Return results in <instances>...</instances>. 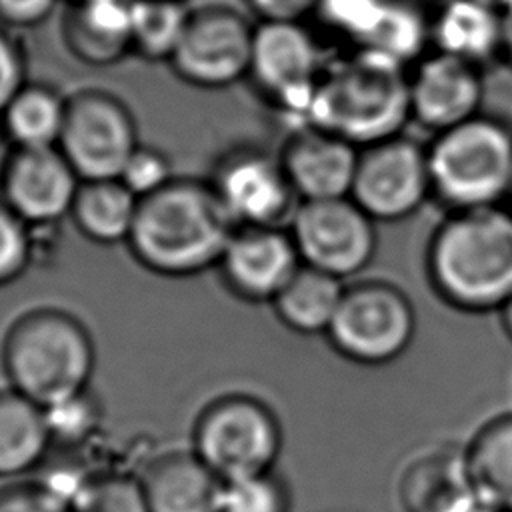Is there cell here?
<instances>
[{
    "mask_svg": "<svg viewBox=\"0 0 512 512\" xmlns=\"http://www.w3.org/2000/svg\"><path fill=\"white\" fill-rule=\"evenodd\" d=\"M234 228L208 180L176 176L140 198L126 246L152 274L192 278L218 266Z\"/></svg>",
    "mask_w": 512,
    "mask_h": 512,
    "instance_id": "cell-1",
    "label": "cell"
},
{
    "mask_svg": "<svg viewBox=\"0 0 512 512\" xmlns=\"http://www.w3.org/2000/svg\"><path fill=\"white\" fill-rule=\"evenodd\" d=\"M426 276L448 306L484 314L512 298V210H458L434 228L426 246Z\"/></svg>",
    "mask_w": 512,
    "mask_h": 512,
    "instance_id": "cell-2",
    "label": "cell"
},
{
    "mask_svg": "<svg viewBox=\"0 0 512 512\" xmlns=\"http://www.w3.org/2000/svg\"><path fill=\"white\" fill-rule=\"evenodd\" d=\"M408 122V68L374 52L346 48L330 58L304 126L366 148L404 134Z\"/></svg>",
    "mask_w": 512,
    "mask_h": 512,
    "instance_id": "cell-3",
    "label": "cell"
},
{
    "mask_svg": "<svg viewBox=\"0 0 512 512\" xmlns=\"http://www.w3.org/2000/svg\"><path fill=\"white\" fill-rule=\"evenodd\" d=\"M0 360L10 388L50 408L88 390L96 348L88 328L74 314L34 308L6 330Z\"/></svg>",
    "mask_w": 512,
    "mask_h": 512,
    "instance_id": "cell-4",
    "label": "cell"
},
{
    "mask_svg": "<svg viewBox=\"0 0 512 512\" xmlns=\"http://www.w3.org/2000/svg\"><path fill=\"white\" fill-rule=\"evenodd\" d=\"M428 152L432 198L448 208L480 210L512 198V126L478 116L432 134Z\"/></svg>",
    "mask_w": 512,
    "mask_h": 512,
    "instance_id": "cell-5",
    "label": "cell"
},
{
    "mask_svg": "<svg viewBox=\"0 0 512 512\" xmlns=\"http://www.w3.org/2000/svg\"><path fill=\"white\" fill-rule=\"evenodd\" d=\"M282 424L256 396L224 394L208 402L192 428V452L224 482L272 472L282 452Z\"/></svg>",
    "mask_w": 512,
    "mask_h": 512,
    "instance_id": "cell-6",
    "label": "cell"
},
{
    "mask_svg": "<svg viewBox=\"0 0 512 512\" xmlns=\"http://www.w3.org/2000/svg\"><path fill=\"white\" fill-rule=\"evenodd\" d=\"M332 56L314 22H256L246 82L266 104L304 126Z\"/></svg>",
    "mask_w": 512,
    "mask_h": 512,
    "instance_id": "cell-7",
    "label": "cell"
},
{
    "mask_svg": "<svg viewBox=\"0 0 512 512\" xmlns=\"http://www.w3.org/2000/svg\"><path fill=\"white\" fill-rule=\"evenodd\" d=\"M416 334V310L408 294L384 280L346 286L326 332L330 346L362 366H384L400 358Z\"/></svg>",
    "mask_w": 512,
    "mask_h": 512,
    "instance_id": "cell-8",
    "label": "cell"
},
{
    "mask_svg": "<svg viewBox=\"0 0 512 512\" xmlns=\"http://www.w3.org/2000/svg\"><path fill=\"white\" fill-rule=\"evenodd\" d=\"M254 30L256 20L230 4L190 6L168 68L180 82L198 90H224L246 82Z\"/></svg>",
    "mask_w": 512,
    "mask_h": 512,
    "instance_id": "cell-9",
    "label": "cell"
},
{
    "mask_svg": "<svg viewBox=\"0 0 512 512\" xmlns=\"http://www.w3.org/2000/svg\"><path fill=\"white\" fill-rule=\"evenodd\" d=\"M138 146L134 112L118 94L96 86L68 94L58 148L80 180L120 178Z\"/></svg>",
    "mask_w": 512,
    "mask_h": 512,
    "instance_id": "cell-10",
    "label": "cell"
},
{
    "mask_svg": "<svg viewBox=\"0 0 512 512\" xmlns=\"http://www.w3.org/2000/svg\"><path fill=\"white\" fill-rule=\"evenodd\" d=\"M288 230L302 264L340 280L364 272L378 248L376 220L350 196L300 202Z\"/></svg>",
    "mask_w": 512,
    "mask_h": 512,
    "instance_id": "cell-11",
    "label": "cell"
},
{
    "mask_svg": "<svg viewBox=\"0 0 512 512\" xmlns=\"http://www.w3.org/2000/svg\"><path fill=\"white\" fill-rule=\"evenodd\" d=\"M206 180L236 226H288L300 204L280 154L256 144L224 150Z\"/></svg>",
    "mask_w": 512,
    "mask_h": 512,
    "instance_id": "cell-12",
    "label": "cell"
},
{
    "mask_svg": "<svg viewBox=\"0 0 512 512\" xmlns=\"http://www.w3.org/2000/svg\"><path fill=\"white\" fill-rule=\"evenodd\" d=\"M350 198L376 222H400L432 198L426 146L404 134L360 148Z\"/></svg>",
    "mask_w": 512,
    "mask_h": 512,
    "instance_id": "cell-13",
    "label": "cell"
},
{
    "mask_svg": "<svg viewBox=\"0 0 512 512\" xmlns=\"http://www.w3.org/2000/svg\"><path fill=\"white\" fill-rule=\"evenodd\" d=\"M300 266L288 226H236L216 268L230 294L270 304Z\"/></svg>",
    "mask_w": 512,
    "mask_h": 512,
    "instance_id": "cell-14",
    "label": "cell"
},
{
    "mask_svg": "<svg viewBox=\"0 0 512 512\" xmlns=\"http://www.w3.org/2000/svg\"><path fill=\"white\" fill-rule=\"evenodd\" d=\"M80 182L58 146L12 148L0 200L30 228H46L70 216Z\"/></svg>",
    "mask_w": 512,
    "mask_h": 512,
    "instance_id": "cell-15",
    "label": "cell"
},
{
    "mask_svg": "<svg viewBox=\"0 0 512 512\" xmlns=\"http://www.w3.org/2000/svg\"><path fill=\"white\" fill-rule=\"evenodd\" d=\"M484 70L430 50L408 70L410 120L438 134L482 112Z\"/></svg>",
    "mask_w": 512,
    "mask_h": 512,
    "instance_id": "cell-16",
    "label": "cell"
},
{
    "mask_svg": "<svg viewBox=\"0 0 512 512\" xmlns=\"http://www.w3.org/2000/svg\"><path fill=\"white\" fill-rule=\"evenodd\" d=\"M300 202L346 198L352 192L360 148L316 126H296L278 152Z\"/></svg>",
    "mask_w": 512,
    "mask_h": 512,
    "instance_id": "cell-17",
    "label": "cell"
},
{
    "mask_svg": "<svg viewBox=\"0 0 512 512\" xmlns=\"http://www.w3.org/2000/svg\"><path fill=\"white\" fill-rule=\"evenodd\" d=\"M132 0H64L60 40L64 50L90 68H112L132 56Z\"/></svg>",
    "mask_w": 512,
    "mask_h": 512,
    "instance_id": "cell-18",
    "label": "cell"
},
{
    "mask_svg": "<svg viewBox=\"0 0 512 512\" xmlns=\"http://www.w3.org/2000/svg\"><path fill=\"white\" fill-rule=\"evenodd\" d=\"M138 478L148 512H222L224 480L192 450L152 458Z\"/></svg>",
    "mask_w": 512,
    "mask_h": 512,
    "instance_id": "cell-19",
    "label": "cell"
},
{
    "mask_svg": "<svg viewBox=\"0 0 512 512\" xmlns=\"http://www.w3.org/2000/svg\"><path fill=\"white\" fill-rule=\"evenodd\" d=\"M398 496L404 512H474L482 504L464 452L452 448L416 456L400 474Z\"/></svg>",
    "mask_w": 512,
    "mask_h": 512,
    "instance_id": "cell-20",
    "label": "cell"
},
{
    "mask_svg": "<svg viewBox=\"0 0 512 512\" xmlns=\"http://www.w3.org/2000/svg\"><path fill=\"white\" fill-rule=\"evenodd\" d=\"M430 50L486 70L500 60V10L478 0L432 2Z\"/></svg>",
    "mask_w": 512,
    "mask_h": 512,
    "instance_id": "cell-21",
    "label": "cell"
},
{
    "mask_svg": "<svg viewBox=\"0 0 512 512\" xmlns=\"http://www.w3.org/2000/svg\"><path fill=\"white\" fill-rule=\"evenodd\" d=\"M52 446L46 410L14 388L0 390V478L38 468Z\"/></svg>",
    "mask_w": 512,
    "mask_h": 512,
    "instance_id": "cell-22",
    "label": "cell"
},
{
    "mask_svg": "<svg viewBox=\"0 0 512 512\" xmlns=\"http://www.w3.org/2000/svg\"><path fill=\"white\" fill-rule=\"evenodd\" d=\"M140 198L120 178L82 180L70 210L76 230L94 244H126Z\"/></svg>",
    "mask_w": 512,
    "mask_h": 512,
    "instance_id": "cell-23",
    "label": "cell"
},
{
    "mask_svg": "<svg viewBox=\"0 0 512 512\" xmlns=\"http://www.w3.org/2000/svg\"><path fill=\"white\" fill-rule=\"evenodd\" d=\"M66 110V92L42 80H28L0 112V126L12 148H52L60 142Z\"/></svg>",
    "mask_w": 512,
    "mask_h": 512,
    "instance_id": "cell-24",
    "label": "cell"
},
{
    "mask_svg": "<svg viewBox=\"0 0 512 512\" xmlns=\"http://www.w3.org/2000/svg\"><path fill=\"white\" fill-rule=\"evenodd\" d=\"M344 290V280L302 264L270 304L276 318L288 330L306 336H326Z\"/></svg>",
    "mask_w": 512,
    "mask_h": 512,
    "instance_id": "cell-25",
    "label": "cell"
},
{
    "mask_svg": "<svg viewBox=\"0 0 512 512\" xmlns=\"http://www.w3.org/2000/svg\"><path fill=\"white\" fill-rule=\"evenodd\" d=\"M462 452L480 502L512 512V412L482 424Z\"/></svg>",
    "mask_w": 512,
    "mask_h": 512,
    "instance_id": "cell-26",
    "label": "cell"
},
{
    "mask_svg": "<svg viewBox=\"0 0 512 512\" xmlns=\"http://www.w3.org/2000/svg\"><path fill=\"white\" fill-rule=\"evenodd\" d=\"M190 6L186 0H132V56L150 64H166L182 38Z\"/></svg>",
    "mask_w": 512,
    "mask_h": 512,
    "instance_id": "cell-27",
    "label": "cell"
},
{
    "mask_svg": "<svg viewBox=\"0 0 512 512\" xmlns=\"http://www.w3.org/2000/svg\"><path fill=\"white\" fill-rule=\"evenodd\" d=\"M68 506L70 512H148L140 478L124 472L82 476Z\"/></svg>",
    "mask_w": 512,
    "mask_h": 512,
    "instance_id": "cell-28",
    "label": "cell"
},
{
    "mask_svg": "<svg viewBox=\"0 0 512 512\" xmlns=\"http://www.w3.org/2000/svg\"><path fill=\"white\" fill-rule=\"evenodd\" d=\"M390 0H318L314 26L324 38H338L348 48H362L386 14Z\"/></svg>",
    "mask_w": 512,
    "mask_h": 512,
    "instance_id": "cell-29",
    "label": "cell"
},
{
    "mask_svg": "<svg viewBox=\"0 0 512 512\" xmlns=\"http://www.w3.org/2000/svg\"><path fill=\"white\" fill-rule=\"evenodd\" d=\"M222 512H290V490L274 470L224 482Z\"/></svg>",
    "mask_w": 512,
    "mask_h": 512,
    "instance_id": "cell-30",
    "label": "cell"
},
{
    "mask_svg": "<svg viewBox=\"0 0 512 512\" xmlns=\"http://www.w3.org/2000/svg\"><path fill=\"white\" fill-rule=\"evenodd\" d=\"M34 252V230L0 200V288L28 270Z\"/></svg>",
    "mask_w": 512,
    "mask_h": 512,
    "instance_id": "cell-31",
    "label": "cell"
},
{
    "mask_svg": "<svg viewBox=\"0 0 512 512\" xmlns=\"http://www.w3.org/2000/svg\"><path fill=\"white\" fill-rule=\"evenodd\" d=\"M46 410L52 444H80L92 434L100 420V406L90 392H80Z\"/></svg>",
    "mask_w": 512,
    "mask_h": 512,
    "instance_id": "cell-32",
    "label": "cell"
},
{
    "mask_svg": "<svg viewBox=\"0 0 512 512\" xmlns=\"http://www.w3.org/2000/svg\"><path fill=\"white\" fill-rule=\"evenodd\" d=\"M176 178L170 158L154 146L140 144L128 158L120 180L138 196L146 198Z\"/></svg>",
    "mask_w": 512,
    "mask_h": 512,
    "instance_id": "cell-33",
    "label": "cell"
},
{
    "mask_svg": "<svg viewBox=\"0 0 512 512\" xmlns=\"http://www.w3.org/2000/svg\"><path fill=\"white\" fill-rule=\"evenodd\" d=\"M28 80V48L18 30L0 22V112Z\"/></svg>",
    "mask_w": 512,
    "mask_h": 512,
    "instance_id": "cell-34",
    "label": "cell"
},
{
    "mask_svg": "<svg viewBox=\"0 0 512 512\" xmlns=\"http://www.w3.org/2000/svg\"><path fill=\"white\" fill-rule=\"evenodd\" d=\"M0 512H70L48 482H12L0 488Z\"/></svg>",
    "mask_w": 512,
    "mask_h": 512,
    "instance_id": "cell-35",
    "label": "cell"
},
{
    "mask_svg": "<svg viewBox=\"0 0 512 512\" xmlns=\"http://www.w3.org/2000/svg\"><path fill=\"white\" fill-rule=\"evenodd\" d=\"M256 22H312L318 0H242Z\"/></svg>",
    "mask_w": 512,
    "mask_h": 512,
    "instance_id": "cell-36",
    "label": "cell"
},
{
    "mask_svg": "<svg viewBox=\"0 0 512 512\" xmlns=\"http://www.w3.org/2000/svg\"><path fill=\"white\" fill-rule=\"evenodd\" d=\"M62 0H0V22L12 30L44 24Z\"/></svg>",
    "mask_w": 512,
    "mask_h": 512,
    "instance_id": "cell-37",
    "label": "cell"
},
{
    "mask_svg": "<svg viewBox=\"0 0 512 512\" xmlns=\"http://www.w3.org/2000/svg\"><path fill=\"white\" fill-rule=\"evenodd\" d=\"M500 62L512 68V2L500 10Z\"/></svg>",
    "mask_w": 512,
    "mask_h": 512,
    "instance_id": "cell-38",
    "label": "cell"
},
{
    "mask_svg": "<svg viewBox=\"0 0 512 512\" xmlns=\"http://www.w3.org/2000/svg\"><path fill=\"white\" fill-rule=\"evenodd\" d=\"M12 154V144L8 142L2 126H0V184H2V178H4V170H6V164H8V158Z\"/></svg>",
    "mask_w": 512,
    "mask_h": 512,
    "instance_id": "cell-39",
    "label": "cell"
},
{
    "mask_svg": "<svg viewBox=\"0 0 512 512\" xmlns=\"http://www.w3.org/2000/svg\"><path fill=\"white\" fill-rule=\"evenodd\" d=\"M500 320H502V328L508 334V338L512 340V298L498 310Z\"/></svg>",
    "mask_w": 512,
    "mask_h": 512,
    "instance_id": "cell-40",
    "label": "cell"
},
{
    "mask_svg": "<svg viewBox=\"0 0 512 512\" xmlns=\"http://www.w3.org/2000/svg\"><path fill=\"white\" fill-rule=\"evenodd\" d=\"M478 2H482V4H486V6H492V8H496V10H502V8L508 6L512 0H478Z\"/></svg>",
    "mask_w": 512,
    "mask_h": 512,
    "instance_id": "cell-41",
    "label": "cell"
},
{
    "mask_svg": "<svg viewBox=\"0 0 512 512\" xmlns=\"http://www.w3.org/2000/svg\"><path fill=\"white\" fill-rule=\"evenodd\" d=\"M474 512H502V510H496V508H490V506H486V504H480Z\"/></svg>",
    "mask_w": 512,
    "mask_h": 512,
    "instance_id": "cell-42",
    "label": "cell"
}]
</instances>
